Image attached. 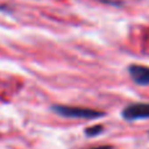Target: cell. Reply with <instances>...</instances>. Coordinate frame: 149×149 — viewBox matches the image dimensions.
I'll list each match as a JSON object with an SVG mask.
<instances>
[{"instance_id": "6da1fadb", "label": "cell", "mask_w": 149, "mask_h": 149, "mask_svg": "<svg viewBox=\"0 0 149 149\" xmlns=\"http://www.w3.org/2000/svg\"><path fill=\"white\" fill-rule=\"evenodd\" d=\"M51 109L56 114L65 116V118L97 119L105 115L102 111L92 110V109H84V107H73V106H64V105H54Z\"/></svg>"}, {"instance_id": "7a4b0ae2", "label": "cell", "mask_w": 149, "mask_h": 149, "mask_svg": "<svg viewBox=\"0 0 149 149\" xmlns=\"http://www.w3.org/2000/svg\"><path fill=\"white\" fill-rule=\"evenodd\" d=\"M122 115L126 120H139V119H148L149 118V103L139 102L131 103L122 111Z\"/></svg>"}, {"instance_id": "3957f363", "label": "cell", "mask_w": 149, "mask_h": 149, "mask_svg": "<svg viewBox=\"0 0 149 149\" xmlns=\"http://www.w3.org/2000/svg\"><path fill=\"white\" fill-rule=\"evenodd\" d=\"M128 73L135 84L141 85V86L149 85V67L132 64L128 67Z\"/></svg>"}, {"instance_id": "277c9868", "label": "cell", "mask_w": 149, "mask_h": 149, "mask_svg": "<svg viewBox=\"0 0 149 149\" xmlns=\"http://www.w3.org/2000/svg\"><path fill=\"white\" fill-rule=\"evenodd\" d=\"M102 131H103L102 126H93V127H90V128H88L86 131H85V134H86L88 136H95V135L101 134Z\"/></svg>"}, {"instance_id": "5b68a950", "label": "cell", "mask_w": 149, "mask_h": 149, "mask_svg": "<svg viewBox=\"0 0 149 149\" xmlns=\"http://www.w3.org/2000/svg\"><path fill=\"white\" fill-rule=\"evenodd\" d=\"M90 149H111V147H109V145H101V147H94Z\"/></svg>"}]
</instances>
